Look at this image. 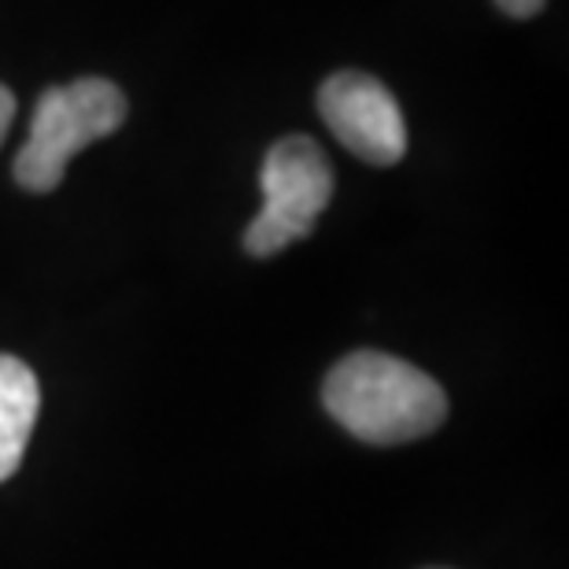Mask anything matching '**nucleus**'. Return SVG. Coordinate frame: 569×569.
I'll return each mask as SVG.
<instances>
[{"instance_id":"1","label":"nucleus","mask_w":569,"mask_h":569,"mask_svg":"<svg viewBox=\"0 0 569 569\" xmlns=\"http://www.w3.org/2000/svg\"><path fill=\"white\" fill-rule=\"evenodd\" d=\"M326 411L367 443L429 437L448 418V396L426 370L385 351H351L322 385Z\"/></svg>"},{"instance_id":"2","label":"nucleus","mask_w":569,"mask_h":569,"mask_svg":"<svg viewBox=\"0 0 569 569\" xmlns=\"http://www.w3.org/2000/svg\"><path fill=\"white\" fill-rule=\"evenodd\" d=\"M127 122V97L108 78H78L44 89L33 108L30 138L16 156V181L30 192L60 189L67 163Z\"/></svg>"},{"instance_id":"3","label":"nucleus","mask_w":569,"mask_h":569,"mask_svg":"<svg viewBox=\"0 0 569 569\" xmlns=\"http://www.w3.org/2000/svg\"><path fill=\"white\" fill-rule=\"evenodd\" d=\"M263 211L244 233L248 256L267 259L303 241L333 197V167L311 138H281L263 159Z\"/></svg>"},{"instance_id":"4","label":"nucleus","mask_w":569,"mask_h":569,"mask_svg":"<svg viewBox=\"0 0 569 569\" xmlns=\"http://www.w3.org/2000/svg\"><path fill=\"white\" fill-rule=\"evenodd\" d=\"M318 111L333 138L373 167L400 163L407 152V122L396 97L378 78L340 71L318 89Z\"/></svg>"},{"instance_id":"5","label":"nucleus","mask_w":569,"mask_h":569,"mask_svg":"<svg viewBox=\"0 0 569 569\" xmlns=\"http://www.w3.org/2000/svg\"><path fill=\"white\" fill-rule=\"evenodd\" d=\"M41 389L33 370L16 356H0V481L19 470L38 422Z\"/></svg>"},{"instance_id":"6","label":"nucleus","mask_w":569,"mask_h":569,"mask_svg":"<svg viewBox=\"0 0 569 569\" xmlns=\"http://www.w3.org/2000/svg\"><path fill=\"white\" fill-rule=\"evenodd\" d=\"M496 4L499 11H507V16H515V19H532L548 0H496Z\"/></svg>"},{"instance_id":"7","label":"nucleus","mask_w":569,"mask_h":569,"mask_svg":"<svg viewBox=\"0 0 569 569\" xmlns=\"http://www.w3.org/2000/svg\"><path fill=\"white\" fill-rule=\"evenodd\" d=\"M11 119H16V97H11L8 86H0V144H4V138H8Z\"/></svg>"}]
</instances>
